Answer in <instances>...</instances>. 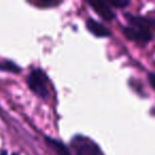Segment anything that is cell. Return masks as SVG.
I'll return each instance as SVG.
<instances>
[{"mask_svg":"<svg viewBox=\"0 0 155 155\" xmlns=\"http://www.w3.org/2000/svg\"><path fill=\"white\" fill-rule=\"evenodd\" d=\"M28 85L30 89L34 94L41 98H46L48 96L47 89V79L44 72L39 69H34L31 71V73L28 77Z\"/></svg>","mask_w":155,"mask_h":155,"instance_id":"cell-1","label":"cell"},{"mask_svg":"<svg viewBox=\"0 0 155 155\" xmlns=\"http://www.w3.org/2000/svg\"><path fill=\"white\" fill-rule=\"evenodd\" d=\"M88 5L103 19L108 20V21L114 19L115 14L112 11V9L110 8V5L107 2H105V1H99V0H91V1H88Z\"/></svg>","mask_w":155,"mask_h":155,"instance_id":"cell-2","label":"cell"},{"mask_svg":"<svg viewBox=\"0 0 155 155\" xmlns=\"http://www.w3.org/2000/svg\"><path fill=\"white\" fill-rule=\"evenodd\" d=\"M125 18L130 22V25L136 29L149 31L151 28L155 27V20L151 19V18L142 17V16H135L132 15V14H125Z\"/></svg>","mask_w":155,"mask_h":155,"instance_id":"cell-3","label":"cell"},{"mask_svg":"<svg viewBox=\"0 0 155 155\" xmlns=\"http://www.w3.org/2000/svg\"><path fill=\"white\" fill-rule=\"evenodd\" d=\"M125 37H127L129 39L135 41H142V43H146V41H150L152 38V35H151L150 31L147 30H141V29H136L133 27H127L123 30Z\"/></svg>","mask_w":155,"mask_h":155,"instance_id":"cell-4","label":"cell"},{"mask_svg":"<svg viewBox=\"0 0 155 155\" xmlns=\"http://www.w3.org/2000/svg\"><path fill=\"white\" fill-rule=\"evenodd\" d=\"M86 27H87V29H88L89 32L97 37H108V36H110V34H112L110 31L108 30L107 28H105V27L102 26L100 22H98L97 20L91 19V18L87 19Z\"/></svg>","mask_w":155,"mask_h":155,"instance_id":"cell-5","label":"cell"},{"mask_svg":"<svg viewBox=\"0 0 155 155\" xmlns=\"http://www.w3.org/2000/svg\"><path fill=\"white\" fill-rule=\"evenodd\" d=\"M46 142L58 155H71L67 147L63 142L50 137H46Z\"/></svg>","mask_w":155,"mask_h":155,"instance_id":"cell-6","label":"cell"},{"mask_svg":"<svg viewBox=\"0 0 155 155\" xmlns=\"http://www.w3.org/2000/svg\"><path fill=\"white\" fill-rule=\"evenodd\" d=\"M0 69L1 70L10 71V72H16V73L20 71L19 67L14 62H11V61H3V62L0 63Z\"/></svg>","mask_w":155,"mask_h":155,"instance_id":"cell-7","label":"cell"},{"mask_svg":"<svg viewBox=\"0 0 155 155\" xmlns=\"http://www.w3.org/2000/svg\"><path fill=\"white\" fill-rule=\"evenodd\" d=\"M97 147L95 144H82L79 150V155H97Z\"/></svg>","mask_w":155,"mask_h":155,"instance_id":"cell-8","label":"cell"},{"mask_svg":"<svg viewBox=\"0 0 155 155\" xmlns=\"http://www.w3.org/2000/svg\"><path fill=\"white\" fill-rule=\"evenodd\" d=\"M107 3L115 8H124L129 5V1L127 0H110L107 1Z\"/></svg>","mask_w":155,"mask_h":155,"instance_id":"cell-9","label":"cell"},{"mask_svg":"<svg viewBox=\"0 0 155 155\" xmlns=\"http://www.w3.org/2000/svg\"><path fill=\"white\" fill-rule=\"evenodd\" d=\"M41 5V7H51V5H56L60 3V1H53V0H39V1H34V5Z\"/></svg>","mask_w":155,"mask_h":155,"instance_id":"cell-10","label":"cell"},{"mask_svg":"<svg viewBox=\"0 0 155 155\" xmlns=\"http://www.w3.org/2000/svg\"><path fill=\"white\" fill-rule=\"evenodd\" d=\"M149 82L152 85L153 88H155V73H150L149 74Z\"/></svg>","mask_w":155,"mask_h":155,"instance_id":"cell-11","label":"cell"},{"mask_svg":"<svg viewBox=\"0 0 155 155\" xmlns=\"http://www.w3.org/2000/svg\"><path fill=\"white\" fill-rule=\"evenodd\" d=\"M0 155H7V152H5V151H2Z\"/></svg>","mask_w":155,"mask_h":155,"instance_id":"cell-12","label":"cell"},{"mask_svg":"<svg viewBox=\"0 0 155 155\" xmlns=\"http://www.w3.org/2000/svg\"><path fill=\"white\" fill-rule=\"evenodd\" d=\"M13 155H17V154H13Z\"/></svg>","mask_w":155,"mask_h":155,"instance_id":"cell-13","label":"cell"}]
</instances>
